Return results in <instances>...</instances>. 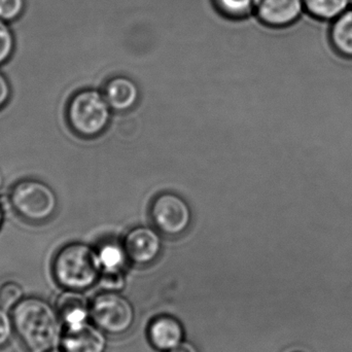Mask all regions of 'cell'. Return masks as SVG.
<instances>
[{
  "label": "cell",
  "instance_id": "1",
  "mask_svg": "<svg viewBox=\"0 0 352 352\" xmlns=\"http://www.w3.org/2000/svg\"><path fill=\"white\" fill-rule=\"evenodd\" d=\"M14 332L30 352L53 351L61 341V320L56 308L41 298L23 299L12 309Z\"/></svg>",
  "mask_w": 352,
  "mask_h": 352
},
{
  "label": "cell",
  "instance_id": "2",
  "mask_svg": "<svg viewBox=\"0 0 352 352\" xmlns=\"http://www.w3.org/2000/svg\"><path fill=\"white\" fill-rule=\"evenodd\" d=\"M56 283L67 291L82 292L92 287L100 277L101 266L96 250L80 242L65 244L52 261Z\"/></svg>",
  "mask_w": 352,
  "mask_h": 352
},
{
  "label": "cell",
  "instance_id": "3",
  "mask_svg": "<svg viewBox=\"0 0 352 352\" xmlns=\"http://www.w3.org/2000/svg\"><path fill=\"white\" fill-rule=\"evenodd\" d=\"M8 200L14 215L33 226L49 223L59 206L55 190L37 178H23L14 182L8 190Z\"/></svg>",
  "mask_w": 352,
  "mask_h": 352
},
{
  "label": "cell",
  "instance_id": "4",
  "mask_svg": "<svg viewBox=\"0 0 352 352\" xmlns=\"http://www.w3.org/2000/svg\"><path fill=\"white\" fill-rule=\"evenodd\" d=\"M111 107L104 94L82 89L72 94L65 107V120L72 133L84 140L101 135L111 122Z\"/></svg>",
  "mask_w": 352,
  "mask_h": 352
},
{
  "label": "cell",
  "instance_id": "5",
  "mask_svg": "<svg viewBox=\"0 0 352 352\" xmlns=\"http://www.w3.org/2000/svg\"><path fill=\"white\" fill-rule=\"evenodd\" d=\"M90 314L96 327L113 336L129 332L135 320L130 302L113 291L97 295L91 304Z\"/></svg>",
  "mask_w": 352,
  "mask_h": 352
},
{
  "label": "cell",
  "instance_id": "6",
  "mask_svg": "<svg viewBox=\"0 0 352 352\" xmlns=\"http://www.w3.org/2000/svg\"><path fill=\"white\" fill-rule=\"evenodd\" d=\"M153 223L167 236L182 235L192 223V210L184 198L173 192L159 195L151 207Z\"/></svg>",
  "mask_w": 352,
  "mask_h": 352
},
{
  "label": "cell",
  "instance_id": "7",
  "mask_svg": "<svg viewBox=\"0 0 352 352\" xmlns=\"http://www.w3.org/2000/svg\"><path fill=\"white\" fill-rule=\"evenodd\" d=\"M305 16L303 0H260L254 19L270 30H285Z\"/></svg>",
  "mask_w": 352,
  "mask_h": 352
},
{
  "label": "cell",
  "instance_id": "8",
  "mask_svg": "<svg viewBox=\"0 0 352 352\" xmlns=\"http://www.w3.org/2000/svg\"><path fill=\"white\" fill-rule=\"evenodd\" d=\"M123 244L129 260L142 266L155 262L162 250L160 234L148 227L134 228Z\"/></svg>",
  "mask_w": 352,
  "mask_h": 352
},
{
  "label": "cell",
  "instance_id": "9",
  "mask_svg": "<svg viewBox=\"0 0 352 352\" xmlns=\"http://www.w3.org/2000/svg\"><path fill=\"white\" fill-rule=\"evenodd\" d=\"M60 342L63 352H105L107 349L102 331L87 322L65 328Z\"/></svg>",
  "mask_w": 352,
  "mask_h": 352
},
{
  "label": "cell",
  "instance_id": "10",
  "mask_svg": "<svg viewBox=\"0 0 352 352\" xmlns=\"http://www.w3.org/2000/svg\"><path fill=\"white\" fill-rule=\"evenodd\" d=\"M148 338L154 349L169 351L182 344L184 329L173 316H159L148 324Z\"/></svg>",
  "mask_w": 352,
  "mask_h": 352
},
{
  "label": "cell",
  "instance_id": "11",
  "mask_svg": "<svg viewBox=\"0 0 352 352\" xmlns=\"http://www.w3.org/2000/svg\"><path fill=\"white\" fill-rule=\"evenodd\" d=\"M103 94L111 109L127 111L138 104L140 89L131 78L119 76L111 78L107 82Z\"/></svg>",
  "mask_w": 352,
  "mask_h": 352
},
{
  "label": "cell",
  "instance_id": "12",
  "mask_svg": "<svg viewBox=\"0 0 352 352\" xmlns=\"http://www.w3.org/2000/svg\"><path fill=\"white\" fill-rule=\"evenodd\" d=\"M328 24L327 37L333 51L344 59H352V6Z\"/></svg>",
  "mask_w": 352,
  "mask_h": 352
},
{
  "label": "cell",
  "instance_id": "13",
  "mask_svg": "<svg viewBox=\"0 0 352 352\" xmlns=\"http://www.w3.org/2000/svg\"><path fill=\"white\" fill-rule=\"evenodd\" d=\"M56 310L65 328L85 324L90 314V308L84 296L78 292L67 289L58 298Z\"/></svg>",
  "mask_w": 352,
  "mask_h": 352
},
{
  "label": "cell",
  "instance_id": "14",
  "mask_svg": "<svg viewBox=\"0 0 352 352\" xmlns=\"http://www.w3.org/2000/svg\"><path fill=\"white\" fill-rule=\"evenodd\" d=\"M213 10L230 22H243L254 18L260 0H209Z\"/></svg>",
  "mask_w": 352,
  "mask_h": 352
},
{
  "label": "cell",
  "instance_id": "15",
  "mask_svg": "<svg viewBox=\"0 0 352 352\" xmlns=\"http://www.w3.org/2000/svg\"><path fill=\"white\" fill-rule=\"evenodd\" d=\"M305 14L320 23H330L351 8V0H303Z\"/></svg>",
  "mask_w": 352,
  "mask_h": 352
},
{
  "label": "cell",
  "instance_id": "16",
  "mask_svg": "<svg viewBox=\"0 0 352 352\" xmlns=\"http://www.w3.org/2000/svg\"><path fill=\"white\" fill-rule=\"evenodd\" d=\"M101 271L104 274H120L127 261L128 256L124 244L107 241L101 244L96 250Z\"/></svg>",
  "mask_w": 352,
  "mask_h": 352
},
{
  "label": "cell",
  "instance_id": "17",
  "mask_svg": "<svg viewBox=\"0 0 352 352\" xmlns=\"http://www.w3.org/2000/svg\"><path fill=\"white\" fill-rule=\"evenodd\" d=\"M16 50V37L10 23L0 20V66L8 63Z\"/></svg>",
  "mask_w": 352,
  "mask_h": 352
},
{
  "label": "cell",
  "instance_id": "18",
  "mask_svg": "<svg viewBox=\"0 0 352 352\" xmlns=\"http://www.w3.org/2000/svg\"><path fill=\"white\" fill-rule=\"evenodd\" d=\"M24 299L23 287L16 281H6L0 285V305L6 309H14Z\"/></svg>",
  "mask_w": 352,
  "mask_h": 352
},
{
  "label": "cell",
  "instance_id": "19",
  "mask_svg": "<svg viewBox=\"0 0 352 352\" xmlns=\"http://www.w3.org/2000/svg\"><path fill=\"white\" fill-rule=\"evenodd\" d=\"M26 10V0H0V20L10 23L20 19Z\"/></svg>",
  "mask_w": 352,
  "mask_h": 352
},
{
  "label": "cell",
  "instance_id": "20",
  "mask_svg": "<svg viewBox=\"0 0 352 352\" xmlns=\"http://www.w3.org/2000/svg\"><path fill=\"white\" fill-rule=\"evenodd\" d=\"M14 332V320L12 316L6 311V308L0 306V349L8 346L12 340Z\"/></svg>",
  "mask_w": 352,
  "mask_h": 352
},
{
  "label": "cell",
  "instance_id": "21",
  "mask_svg": "<svg viewBox=\"0 0 352 352\" xmlns=\"http://www.w3.org/2000/svg\"><path fill=\"white\" fill-rule=\"evenodd\" d=\"M12 96V88L6 74L0 70V111H3Z\"/></svg>",
  "mask_w": 352,
  "mask_h": 352
},
{
  "label": "cell",
  "instance_id": "22",
  "mask_svg": "<svg viewBox=\"0 0 352 352\" xmlns=\"http://www.w3.org/2000/svg\"><path fill=\"white\" fill-rule=\"evenodd\" d=\"M168 352H198V351H197L196 347L192 346L190 343H182V344L178 345L177 347L171 349Z\"/></svg>",
  "mask_w": 352,
  "mask_h": 352
},
{
  "label": "cell",
  "instance_id": "23",
  "mask_svg": "<svg viewBox=\"0 0 352 352\" xmlns=\"http://www.w3.org/2000/svg\"><path fill=\"white\" fill-rule=\"evenodd\" d=\"M4 217H6V215H4V208L2 206L1 201H0V230L2 229V226H3Z\"/></svg>",
  "mask_w": 352,
  "mask_h": 352
},
{
  "label": "cell",
  "instance_id": "24",
  "mask_svg": "<svg viewBox=\"0 0 352 352\" xmlns=\"http://www.w3.org/2000/svg\"><path fill=\"white\" fill-rule=\"evenodd\" d=\"M4 186V175L2 173L1 168H0V190H2Z\"/></svg>",
  "mask_w": 352,
  "mask_h": 352
},
{
  "label": "cell",
  "instance_id": "25",
  "mask_svg": "<svg viewBox=\"0 0 352 352\" xmlns=\"http://www.w3.org/2000/svg\"><path fill=\"white\" fill-rule=\"evenodd\" d=\"M287 352H305V351H300V349H292V351H289Z\"/></svg>",
  "mask_w": 352,
  "mask_h": 352
},
{
  "label": "cell",
  "instance_id": "26",
  "mask_svg": "<svg viewBox=\"0 0 352 352\" xmlns=\"http://www.w3.org/2000/svg\"><path fill=\"white\" fill-rule=\"evenodd\" d=\"M47 352H63V351H55V349H53V351H50Z\"/></svg>",
  "mask_w": 352,
  "mask_h": 352
},
{
  "label": "cell",
  "instance_id": "27",
  "mask_svg": "<svg viewBox=\"0 0 352 352\" xmlns=\"http://www.w3.org/2000/svg\"><path fill=\"white\" fill-rule=\"evenodd\" d=\"M351 6H352V0H351Z\"/></svg>",
  "mask_w": 352,
  "mask_h": 352
}]
</instances>
